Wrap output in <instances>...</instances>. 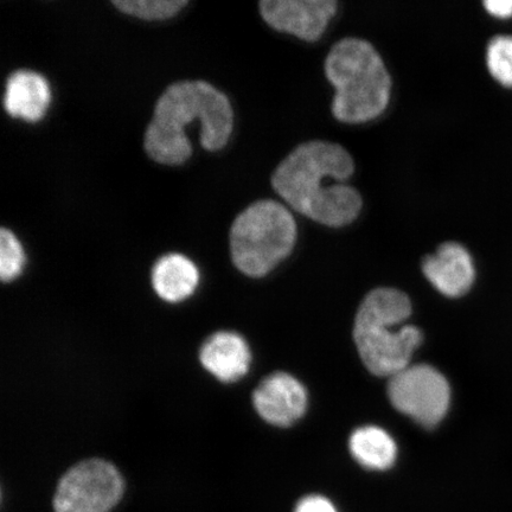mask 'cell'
<instances>
[{"instance_id": "6da1fadb", "label": "cell", "mask_w": 512, "mask_h": 512, "mask_svg": "<svg viewBox=\"0 0 512 512\" xmlns=\"http://www.w3.org/2000/svg\"><path fill=\"white\" fill-rule=\"evenodd\" d=\"M355 163L343 146L313 140L299 145L272 176L273 189L292 209L324 226L343 227L357 219L360 192L344 184Z\"/></svg>"}, {"instance_id": "7a4b0ae2", "label": "cell", "mask_w": 512, "mask_h": 512, "mask_svg": "<svg viewBox=\"0 0 512 512\" xmlns=\"http://www.w3.org/2000/svg\"><path fill=\"white\" fill-rule=\"evenodd\" d=\"M201 124V144L219 151L232 136L234 112L227 96L204 81L174 83L160 96L147 127L144 146L147 155L163 165H181L191 157L187 127Z\"/></svg>"}, {"instance_id": "3957f363", "label": "cell", "mask_w": 512, "mask_h": 512, "mask_svg": "<svg viewBox=\"0 0 512 512\" xmlns=\"http://www.w3.org/2000/svg\"><path fill=\"white\" fill-rule=\"evenodd\" d=\"M411 313L406 294L394 288H377L364 298L355 319L354 338L371 373L392 377L408 367L422 342L416 326L403 325Z\"/></svg>"}, {"instance_id": "277c9868", "label": "cell", "mask_w": 512, "mask_h": 512, "mask_svg": "<svg viewBox=\"0 0 512 512\" xmlns=\"http://www.w3.org/2000/svg\"><path fill=\"white\" fill-rule=\"evenodd\" d=\"M326 78L335 87L332 113L342 123L361 124L386 111L392 80L376 49L360 38H344L325 60Z\"/></svg>"}, {"instance_id": "5b68a950", "label": "cell", "mask_w": 512, "mask_h": 512, "mask_svg": "<svg viewBox=\"0 0 512 512\" xmlns=\"http://www.w3.org/2000/svg\"><path fill=\"white\" fill-rule=\"evenodd\" d=\"M296 240L291 211L279 202L262 200L236 217L230 229V252L238 270L260 278L291 254Z\"/></svg>"}, {"instance_id": "8992f818", "label": "cell", "mask_w": 512, "mask_h": 512, "mask_svg": "<svg viewBox=\"0 0 512 512\" xmlns=\"http://www.w3.org/2000/svg\"><path fill=\"white\" fill-rule=\"evenodd\" d=\"M125 492L121 473L104 459H88L70 467L59 480L54 512H111Z\"/></svg>"}, {"instance_id": "52a82bcc", "label": "cell", "mask_w": 512, "mask_h": 512, "mask_svg": "<svg viewBox=\"0 0 512 512\" xmlns=\"http://www.w3.org/2000/svg\"><path fill=\"white\" fill-rule=\"evenodd\" d=\"M388 395L399 412L426 428L437 426L450 406L451 389L438 370L425 364L390 377Z\"/></svg>"}, {"instance_id": "ba28073f", "label": "cell", "mask_w": 512, "mask_h": 512, "mask_svg": "<svg viewBox=\"0 0 512 512\" xmlns=\"http://www.w3.org/2000/svg\"><path fill=\"white\" fill-rule=\"evenodd\" d=\"M335 0H264L260 14L273 29L316 42L337 11Z\"/></svg>"}, {"instance_id": "9c48e42d", "label": "cell", "mask_w": 512, "mask_h": 512, "mask_svg": "<svg viewBox=\"0 0 512 512\" xmlns=\"http://www.w3.org/2000/svg\"><path fill=\"white\" fill-rule=\"evenodd\" d=\"M253 403L256 412L268 424L288 427L305 414L306 389L291 375L273 374L255 389Z\"/></svg>"}, {"instance_id": "30bf717a", "label": "cell", "mask_w": 512, "mask_h": 512, "mask_svg": "<svg viewBox=\"0 0 512 512\" xmlns=\"http://www.w3.org/2000/svg\"><path fill=\"white\" fill-rule=\"evenodd\" d=\"M422 271L430 283L446 297L458 298L469 292L475 281V265L467 249L446 242L422 261Z\"/></svg>"}, {"instance_id": "8fae6325", "label": "cell", "mask_w": 512, "mask_h": 512, "mask_svg": "<svg viewBox=\"0 0 512 512\" xmlns=\"http://www.w3.org/2000/svg\"><path fill=\"white\" fill-rule=\"evenodd\" d=\"M204 369L221 382H235L248 373L251 351L239 334L220 331L211 335L200 350Z\"/></svg>"}, {"instance_id": "7c38bea8", "label": "cell", "mask_w": 512, "mask_h": 512, "mask_svg": "<svg viewBox=\"0 0 512 512\" xmlns=\"http://www.w3.org/2000/svg\"><path fill=\"white\" fill-rule=\"evenodd\" d=\"M50 98L49 83L42 75L18 70L6 82L4 107L11 117L36 123L46 115Z\"/></svg>"}, {"instance_id": "4fadbf2b", "label": "cell", "mask_w": 512, "mask_h": 512, "mask_svg": "<svg viewBox=\"0 0 512 512\" xmlns=\"http://www.w3.org/2000/svg\"><path fill=\"white\" fill-rule=\"evenodd\" d=\"M151 279L159 298L168 303H179L195 292L200 273L187 256L168 254L153 266Z\"/></svg>"}, {"instance_id": "5bb4252c", "label": "cell", "mask_w": 512, "mask_h": 512, "mask_svg": "<svg viewBox=\"0 0 512 512\" xmlns=\"http://www.w3.org/2000/svg\"><path fill=\"white\" fill-rule=\"evenodd\" d=\"M350 452L362 466L369 470H388L398 457L395 441L379 427L358 428L350 438Z\"/></svg>"}, {"instance_id": "9a60e30c", "label": "cell", "mask_w": 512, "mask_h": 512, "mask_svg": "<svg viewBox=\"0 0 512 512\" xmlns=\"http://www.w3.org/2000/svg\"><path fill=\"white\" fill-rule=\"evenodd\" d=\"M115 8L126 15L146 19V21H162L174 17L187 0H115Z\"/></svg>"}, {"instance_id": "2e32d148", "label": "cell", "mask_w": 512, "mask_h": 512, "mask_svg": "<svg viewBox=\"0 0 512 512\" xmlns=\"http://www.w3.org/2000/svg\"><path fill=\"white\" fill-rule=\"evenodd\" d=\"M489 72L502 86L512 88V36L492 38L486 50Z\"/></svg>"}, {"instance_id": "e0dca14e", "label": "cell", "mask_w": 512, "mask_h": 512, "mask_svg": "<svg viewBox=\"0 0 512 512\" xmlns=\"http://www.w3.org/2000/svg\"><path fill=\"white\" fill-rule=\"evenodd\" d=\"M25 254L21 242L11 230L2 228L0 232V278L10 283L22 273Z\"/></svg>"}, {"instance_id": "ac0fdd59", "label": "cell", "mask_w": 512, "mask_h": 512, "mask_svg": "<svg viewBox=\"0 0 512 512\" xmlns=\"http://www.w3.org/2000/svg\"><path fill=\"white\" fill-rule=\"evenodd\" d=\"M294 512H338L335 504L319 495L307 496L299 501Z\"/></svg>"}, {"instance_id": "d6986e66", "label": "cell", "mask_w": 512, "mask_h": 512, "mask_svg": "<svg viewBox=\"0 0 512 512\" xmlns=\"http://www.w3.org/2000/svg\"><path fill=\"white\" fill-rule=\"evenodd\" d=\"M483 5L491 16L501 19L512 17V0H488Z\"/></svg>"}]
</instances>
